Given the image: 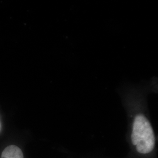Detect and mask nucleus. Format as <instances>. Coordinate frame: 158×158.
Listing matches in <instances>:
<instances>
[{
  "instance_id": "f257e3e1",
  "label": "nucleus",
  "mask_w": 158,
  "mask_h": 158,
  "mask_svg": "<svg viewBox=\"0 0 158 158\" xmlns=\"http://www.w3.org/2000/svg\"><path fill=\"white\" fill-rule=\"evenodd\" d=\"M131 143L138 154L151 155L156 147V136L152 125L143 114L136 115L132 123Z\"/></svg>"
},
{
  "instance_id": "f03ea898",
  "label": "nucleus",
  "mask_w": 158,
  "mask_h": 158,
  "mask_svg": "<svg viewBox=\"0 0 158 158\" xmlns=\"http://www.w3.org/2000/svg\"><path fill=\"white\" fill-rule=\"evenodd\" d=\"M0 158H23V154L19 147L11 145L4 149Z\"/></svg>"
}]
</instances>
